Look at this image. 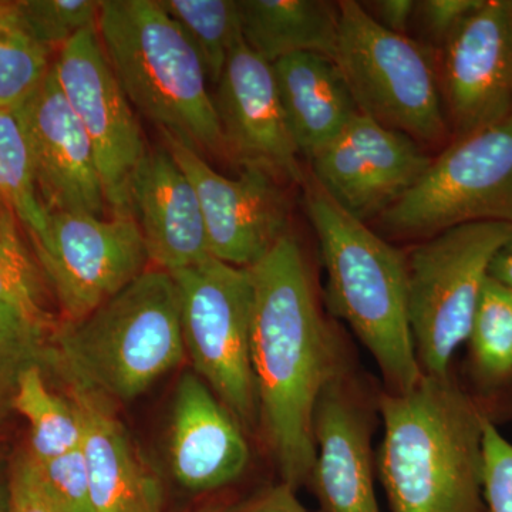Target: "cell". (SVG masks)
Listing matches in <instances>:
<instances>
[{
    "label": "cell",
    "instance_id": "cb8c5ba5",
    "mask_svg": "<svg viewBox=\"0 0 512 512\" xmlns=\"http://www.w3.org/2000/svg\"><path fill=\"white\" fill-rule=\"evenodd\" d=\"M50 56L16 2L0 0V110H19L37 92L52 70Z\"/></svg>",
    "mask_w": 512,
    "mask_h": 512
},
{
    "label": "cell",
    "instance_id": "ab89813d",
    "mask_svg": "<svg viewBox=\"0 0 512 512\" xmlns=\"http://www.w3.org/2000/svg\"><path fill=\"white\" fill-rule=\"evenodd\" d=\"M202 512H218V511H202Z\"/></svg>",
    "mask_w": 512,
    "mask_h": 512
},
{
    "label": "cell",
    "instance_id": "e0dca14e",
    "mask_svg": "<svg viewBox=\"0 0 512 512\" xmlns=\"http://www.w3.org/2000/svg\"><path fill=\"white\" fill-rule=\"evenodd\" d=\"M128 194L154 268L173 274L211 258L197 192L167 148L147 150Z\"/></svg>",
    "mask_w": 512,
    "mask_h": 512
},
{
    "label": "cell",
    "instance_id": "603a6c76",
    "mask_svg": "<svg viewBox=\"0 0 512 512\" xmlns=\"http://www.w3.org/2000/svg\"><path fill=\"white\" fill-rule=\"evenodd\" d=\"M43 365L29 366L20 376L12 410L29 423L28 454L33 460H49L82 446V424L72 400L57 396L47 387Z\"/></svg>",
    "mask_w": 512,
    "mask_h": 512
},
{
    "label": "cell",
    "instance_id": "83f0119b",
    "mask_svg": "<svg viewBox=\"0 0 512 512\" xmlns=\"http://www.w3.org/2000/svg\"><path fill=\"white\" fill-rule=\"evenodd\" d=\"M56 328L0 303V423L12 410L22 373L32 365L46 366Z\"/></svg>",
    "mask_w": 512,
    "mask_h": 512
},
{
    "label": "cell",
    "instance_id": "3957f363",
    "mask_svg": "<svg viewBox=\"0 0 512 512\" xmlns=\"http://www.w3.org/2000/svg\"><path fill=\"white\" fill-rule=\"evenodd\" d=\"M301 187L328 276L330 309L369 350L390 393L412 389L423 373L407 312L406 256L340 207L311 173Z\"/></svg>",
    "mask_w": 512,
    "mask_h": 512
},
{
    "label": "cell",
    "instance_id": "ba28073f",
    "mask_svg": "<svg viewBox=\"0 0 512 512\" xmlns=\"http://www.w3.org/2000/svg\"><path fill=\"white\" fill-rule=\"evenodd\" d=\"M185 352L195 373L245 427L258 421L251 363L254 284L249 268L208 258L173 272Z\"/></svg>",
    "mask_w": 512,
    "mask_h": 512
},
{
    "label": "cell",
    "instance_id": "52a82bcc",
    "mask_svg": "<svg viewBox=\"0 0 512 512\" xmlns=\"http://www.w3.org/2000/svg\"><path fill=\"white\" fill-rule=\"evenodd\" d=\"M511 238V224L471 222L426 238L406 256L407 312L423 375L448 376L470 336L491 262Z\"/></svg>",
    "mask_w": 512,
    "mask_h": 512
},
{
    "label": "cell",
    "instance_id": "8d00e7d4",
    "mask_svg": "<svg viewBox=\"0 0 512 512\" xmlns=\"http://www.w3.org/2000/svg\"><path fill=\"white\" fill-rule=\"evenodd\" d=\"M18 217L5 201L0 200V251L26 252L19 234Z\"/></svg>",
    "mask_w": 512,
    "mask_h": 512
},
{
    "label": "cell",
    "instance_id": "ffe728a7",
    "mask_svg": "<svg viewBox=\"0 0 512 512\" xmlns=\"http://www.w3.org/2000/svg\"><path fill=\"white\" fill-rule=\"evenodd\" d=\"M70 397L82 424V450L96 512H164L163 487L113 412V403L79 384Z\"/></svg>",
    "mask_w": 512,
    "mask_h": 512
},
{
    "label": "cell",
    "instance_id": "836d02e7",
    "mask_svg": "<svg viewBox=\"0 0 512 512\" xmlns=\"http://www.w3.org/2000/svg\"><path fill=\"white\" fill-rule=\"evenodd\" d=\"M10 512H63L36 484L25 451L10 464Z\"/></svg>",
    "mask_w": 512,
    "mask_h": 512
},
{
    "label": "cell",
    "instance_id": "5b68a950",
    "mask_svg": "<svg viewBox=\"0 0 512 512\" xmlns=\"http://www.w3.org/2000/svg\"><path fill=\"white\" fill-rule=\"evenodd\" d=\"M97 32L138 113L200 154L227 157L204 63L158 0L101 2Z\"/></svg>",
    "mask_w": 512,
    "mask_h": 512
},
{
    "label": "cell",
    "instance_id": "6da1fadb",
    "mask_svg": "<svg viewBox=\"0 0 512 512\" xmlns=\"http://www.w3.org/2000/svg\"><path fill=\"white\" fill-rule=\"evenodd\" d=\"M254 284L251 363L258 420L285 483L308 484L313 419L340 377L338 340L320 311L311 272L291 234L249 268Z\"/></svg>",
    "mask_w": 512,
    "mask_h": 512
},
{
    "label": "cell",
    "instance_id": "d6986e66",
    "mask_svg": "<svg viewBox=\"0 0 512 512\" xmlns=\"http://www.w3.org/2000/svg\"><path fill=\"white\" fill-rule=\"evenodd\" d=\"M170 461L175 480L194 493L218 490L248 466L241 424L197 373H184L175 390Z\"/></svg>",
    "mask_w": 512,
    "mask_h": 512
},
{
    "label": "cell",
    "instance_id": "4316f807",
    "mask_svg": "<svg viewBox=\"0 0 512 512\" xmlns=\"http://www.w3.org/2000/svg\"><path fill=\"white\" fill-rule=\"evenodd\" d=\"M478 372L488 380L512 376V293L488 276L470 336Z\"/></svg>",
    "mask_w": 512,
    "mask_h": 512
},
{
    "label": "cell",
    "instance_id": "44dd1931",
    "mask_svg": "<svg viewBox=\"0 0 512 512\" xmlns=\"http://www.w3.org/2000/svg\"><path fill=\"white\" fill-rule=\"evenodd\" d=\"M272 67L293 143L311 161L360 113L356 101L330 57L298 53Z\"/></svg>",
    "mask_w": 512,
    "mask_h": 512
},
{
    "label": "cell",
    "instance_id": "f546056e",
    "mask_svg": "<svg viewBox=\"0 0 512 512\" xmlns=\"http://www.w3.org/2000/svg\"><path fill=\"white\" fill-rule=\"evenodd\" d=\"M30 473L43 494L63 512L94 511L89 471L82 446L49 460H33L25 451Z\"/></svg>",
    "mask_w": 512,
    "mask_h": 512
},
{
    "label": "cell",
    "instance_id": "74e56055",
    "mask_svg": "<svg viewBox=\"0 0 512 512\" xmlns=\"http://www.w3.org/2000/svg\"><path fill=\"white\" fill-rule=\"evenodd\" d=\"M488 276L512 293V238L495 254Z\"/></svg>",
    "mask_w": 512,
    "mask_h": 512
},
{
    "label": "cell",
    "instance_id": "2e32d148",
    "mask_svg": "<svg viewBox=\"0 0 512 512\" xmlns=\"http://www.w3.org/2000/svg\"><path fill=\"white\" fill-rule=\"evenodd\" d=\"M18 111L40 200L49 214L106 217L107 201L92 143L60 89L55 72Z\"/></svg>",
    "mask_w": 512,
    "mask_h": 512
},
{
    "label": "cell",
    "instance_id": "7c38bea8",
    "mask_svg": "<svg viewBox=\"0 0 512 512\" xmlns=\"http://www.w3.org/2000/svg\"><path fill=\"white\" fill-rule=\"evenodd\" d=\"M161 136L197 192L212 258L252 268L289 234L291 208L281 181L258 168H241L237 178L225 177L194 148Z\"/></svg>",
    "mask_w": 512,
    "mask_h": 512
},
{
    "label": "cell",
    "instance_id": "30bf717a",
    "mask_svg": "<svg viewBox=\"0 0 512 512\" xmlns=\"http://www.w3.org/2000/svg\"><path fill=\"white\" fill-rule=\"evenodd\" d=\"M36 262L55 292L64 322H79L123 291L150 265L133 217L53 212L32 239Z\"/></svg>",
    "mask_w": 512,
    "mask_h": 512
},
{
    "label": "cell",
    "instance_id": "d4e9b609",
    "mask_svg": "<svg viewBox=\"0 0 512 512\" xmlns=\"http://www.w3.org/2000/svg\"><path fill=\"white\" fill-rule=\"evenodd\" d=\"M197 49L208 80L217 84L242 40L238 0H158Z\"/></svg>",
    "mask_w": 512,
    "mask_h": 512
},
{
    "label": "cell",
    "instance_id": "ac0fdd59",
    "mask_svg": "<svg viewBox=\"0 0 512 512\" xmlns=\"http://www.w3.org/2000/svg\"><path fill=\"white\" fill-rule=\"evenodd\" d=\"M313 437L316 457L308 484L323 512H380L369 420L342 377L320 396Z\"/></svg>",
    "mask_w": 512,
    "mask_h": 512
},
{
    "label": "cell",
    "instance_id": "f1b7e54d",
    "mask_svg": "<svg viewBox=\"0 0 512 512\" xmlns=\"http://www.w3.org/2000/svg\"><path fill=\"white\" fill-rule=\"evenodd\" d=\"M16 5L30 32L52 53L99 25L101 2L94 0H18Z\"/></svg>",
    "mask_w": 512,
    "mask_h": 512
},
{
    "label": "cell",
    "instance_id": "1f68e13d",
    "mask_svg": "<svg viewBox=\"0 0 512 512\" xmlns=\"http://www.w3.org/2000/svg\"><path fill=\"white\" fill-rule=\"evenodd\" d=\"M483 501L488 512H512V443L488 419L483 436Z\"/></svg>",
    "mask_w": 512,
    "mask_h": 512
},
{
    "label": "cell",
    "instance_id": "e575fe53",
    "mask_svg": "<svg viewBox=\"0 0 512 512\" xmlns=\"http://www.w3.org/2000/svg\"><path fill=\"white\" fill-rule=\"evenodd\" d=\"M365 6L367 12L379 25L399 35H407L410 22L416 15V2L413 0H379Z\"/></svg>",
    "mask_w": 512,
    "mask_h": 512
},
{
    "label": "cell",
    "instance_id": "d6a6232c",
    "mask_svg": "<svg viewBox=\"0 0 512 512\" xmlns=\"http://www.w3.org/2000/svg\"><path fill=\"white\" fill-rule=\"evenodd\" d=\"M484 0H423L416 2V15L427 35L443 47Z\"/></svg>",
    "mask_w": 512,
    "mask_h": 512
},
{
    "label": "cell",
    "instance_id": "8fae6325",
    "mask_svg": "<svg viewBox=\"0 0 512 512\" xmlns=\"http://www.w3.org/2000/svg\"><path fill=\"white\" fill-rule=\"evenodd\" d=\"M53 72L92 143L111 217H133L128 190L147 147L97 29L84 30L62 47Z\"/></svg>",
    "mask_w": 512,
    "mask_h": 512
},
{
    "label": "cell",
    "instance_id": "5bb4252c",
    "mask_svg": "<svg viewBox=\"0 0 512 512\" xmlns=\"http://www.w3.org/2000/svg\"><path fill=\"white\" fill-rule=\"evenodd\" d=\"M441 49V96L453 140L511 116L512 0H484Z\"/></svg>",
    "mask_w": 512,
    "mask_h": 512
},
{
    "label": "cell",
    "instance_id": "277c9868",
    "mask_svg": "<svg viewBox=\"0 0 512 512\" xmlns=\"http://www.w3.org/2000/svg\"><path fill=\"white\" fill-rule=\"evenodd\" d=\"M185 357L177 285L153 268L87 318L59 322L46 366L111 403L130 402Z\"/></svg>",
    "mask_w": 512,
    "mask_h": 512
},
{
    "label": "cell",
    "instance_id": "7402d4cb",
    "mask_svg": "<svg viewBox=\"0 0 512 512\" xmlns=\"http://www.w3.org/2000/svg\"><path fill=\"white\" fill-rule=\"evenodd\" d=\"M245 45L274 64L298 53L335 55L338 3L325 0H238Z\"/></svg>",
    "mask_w": 512,
    "mask_h": 512
},
{
    "label": "cell",
    "instance_id": "4dcf8cb0",
    "mask_svg": "<svg viewBox=\"0 0 512 512\" xmlns=\"http://www.w3.org/2000/svg\"><path fill=\"white\" fill-rule=\"evenodd\" d=\"M42 276L29 251H0V303L56 328L59 322L47 309Z\"/></svg>",
    "mask_w": 512,
    "mask_h": 512
},
{
    "label": "cell",
    "instance_id": "d590c367",
    "mask_svg": "<svg viewBox=\"0 0 512 512\" xmlns=\"http://www.w3.org/2000/svg\"><path fill=\"white\" fill-rule=\"evenodd\" d=\"M238 512H306L296 497V488L281 483L259 494Z\"/></svg>",
    "mask_w": 512,
    "mask_h": 512
},
{
    "label": "cell",
    "instance_id": "9c48e42d",
    "mask_svg": "<svg viewBox=\"0 0 512 512\" xmlns=\"http://www.w3.org/2000/svg\"><path fill=\"white\" fill-rule=\"evenodd\" d=\"M380 221L387 231L412 238L471 222L512 225V114L454 138Z\"/></svg>",
    "mask_w": 512,
    "mask_h": 512
},
{
    "label": "cell",
    "instance_id": "9a60e30c",
    "mask_svg": "<svg viewBox=\"0 0 512 512\" xmlns=\"http://www.w3.org/2000/svg\"><path fill=\"white\" fill-rule=\"evenodd\" d=\"M215 86V109L227 157L241 168L265 171L281 183L302 185L306 174L286 123L272 64L242 39Z\"/></svg>",
    "mask_w": 512,
    "mask_h": 512
},
{
    "label": "cell",
    "instance_id": "f35d334b",
    "mask_svg": "<svg viewBox=\"0 0 512 512\" xmlns=\"http://www.w3.org/2000/svg\"><path fill=\"white\" fill-rule=\"evenodd\" d=\"M0 512H10V467L0 461Z\"/></svg>",
    "mask_w": 512,
    "mask_h": 512
},
{
    "label": "cell",
    "instance_id": "7a4b0ae2",
    "mask_svg": "<svg viewBox=\"0 0 512 512\" xmlns=\"http://www.w3.org/2000/svg\"><path fill=\"white\" fill-rule=\"evenodd\" d=\"M376 467L392 512H481L485 417L450 375L380 402Z\"/></svg>",
    "mask_w": 512,
    "mask_h": 512
},
{
    "label": "cell",
    "instance_id": "484cf974",
    "mask_svg": "<svg viewBox=\"0 0 512 512\" xmlns=\"http://www.w3.org/2000/svg\"><path fill=\"white\" fill-rule=\"evenodd\" d=\"M0 200L15 212L30 239L45 235L49 212L37 192L32 151L18 111L0 110Z\"/></svg>",
    "mask_w": 512,
    "mask_h": 512
},
{
    "label": "cell",
    "instance_id": "4fadbf2b",
    "mask_svg": "<svg viewBox=\"0 0 512 512\" xmlns=\"http://www.w3.org/2000/svg\"><path fill=\"white\" fill-rule=\"evenodd\" d=\"M433 158L413 138L359 113L311 160V173L353 217L382 215L419 183Z\"/></svg>",
    "mask_w": 512,
    "mask_h": 512
},
{
    "label": "cell",
    "instance_id": "8992f818",
    "mask_svg": "<svg viewBox=\"0 0 512 512\" xmlns=\"http://www.w3.org/2000/svg\"><path fill=\"white\" fill-rule=\"evenodd\" d=\"M336 63L360 113L419 144L450 136L439 70L426 46L383 28L356 0H342Z\"/></svg>",
    "mask_w": 512,
    "mask_h": 512
}]
</instances>
